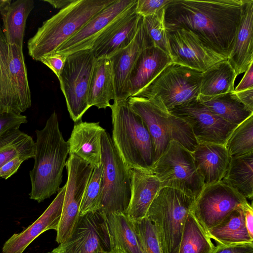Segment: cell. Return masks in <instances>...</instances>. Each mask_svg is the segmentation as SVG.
I'll return each mask as SVG.
<instances>
[{
    "label": "cell",
    "instance_id": "12",
    "mask_svg": "<svg viewBox=\"0 0 253 253\" xmlns=\"http://www.w3.org/2000/svg\"><path fill=\"white\" fill-rule=\"evenodd\" d=\"M247 202L246 198L220 181L204 186L195 199L191 212L207 233Z\"/></svg>",
    "mask_w": 253,
    "mask_h": 253
},
{
    "label": "cell",
    "instance_id": "51",
    "mask_svg": "<svg viewBox=\"0 0 253 253\" xmlns=\"http://www.w3.org/2000/svg\"><path fill=\"white\" fill-rule=\"evenodd\" d=\"M96 253H107V252L103 251H99Z\"/></svg>",
    "mask_w": 253,
    "mask_h": 253
},
{
    "label": "cell",
    "instance_id": "37",
    "mask_svg": "<svg viewBox=\"0 0 253 253\" xmlns=\"http://www.w3.org/2000/svg\"><path fill=\"white\" fill-rule=\"evenodd\" d=\"M103 164L94 168L85 190L80 210V216L98 211L102 197Z\"/></svg>",
    "mask_w": 253,
    "mask_h": 253
},
{
    "label": "cell",
    "instance_id": "26",
    "mask_svg": "<svg viewBox=\"0 0 253 253\" xmlns=\"http://www.w3.org/2000/svg\"><path fill=\"white\" fill-rule=\"evenodd\" d=\"M114 74L109 58L95 59L92 71L88 93L89 107L94 106L98 109L110 107V101L115 100Z\"/></svg>",
    "mask_w": 253,
    "mask_h": 253
},
{
    "label": "cell",
    "instance_id": "11",
    "mask_svg": "<svg viewBox=\"0 0 253 253\" xmlns=\"http://www.w3.org/2000/svg\"><path fill=\"white\" fill-rule=\"evenodd\" d=\"M65 167L68 177L62 214L56 231V241L59 244L71 236L77 224L83 197L94 169L74 155L69 156Z\"/></svg>",
    "mask_w": 253,
    "mask_h": 253
},
{
    "label": "cell",
    "instance_id": "17",
    "mask_svg": "<svg viewBox=\"0 0 253 253\" xmlns=\"http://www.w3.org/2000/svg\"><path fill=\"white\" fill-rule=\"evenodd\" d=\"M136 1L137 0H115L92 17L54 52L68 56L79 51L91 49L108 26Z\"/></svg>",
    "mask_w": 253,
    "mask_h": 253
},
{
    "label": "cell",
    "instance_id": "47",
    "mask_svg": "<svg viewBox=\"0 0 253 253\" xmlns=\"http://www.w3.org/2000/svg\"><path fill=\"white\" fill-rule=\"evenodd\" d=\"M234 92L239 101L253 112V87Z\"/></svg>",
    "mask_w": 253,
    "mask_h": 253
},
{
    "label": "cell",
    "instance_id": "15",
    "mask_svg": "<svg viewBox=\"0 0 253 253\" xmlns=\"http://www.w3.org/2000/svg\"><path fill=\"white\" fill-rule=\"evenodd\" d=\"M172 62L203 72L226 59L205 45L191 31L184 29L167 31Z\"/></svg>",
    "mask_w": 253,
    "mask_h": 253
},
{
    "label": "cell",
    "instance_id": "30",
    "mask_svg": "<svg viewBox=\"0 0 253 253\" xmlns=\"http://www.w3.org/2000/svg\"><path fill=\"white\" fill-rule=\"evenodd\" d=\"M207 234L218 245L253 243V239L247 230L241 207L232 211L221 222L210 229Z\"/></svg>",
    "mask_w": 253,
    "mask_h": 253
},
{
    "label": "cell",
    "instance_id": "45",
    "mask_svg": "<svg viewBox=\"0 0 253 253\" xmlns=\"http://www.w3.org/2000/svg\"><path fill=\"white\" fill-rule=\"evenodd\" d=\"M242 209L245 223L250 237L253 239V209L252 205L248 202L241 206Z\"/></svg>",
    "mask_w": 253,
    "mask_h": 253
},
{
    "label": "cell",
    "instance_id": "36",
    "mask_svg": "<svg viewBox=\"0 0 253 253\" xmlns=\"http://www.w3.org/2000/svg\"><path fill=\"white\" fill-rule=\"evenodd\" d=\"M8 55V43L0 27V111L14 113Z\"/></svg>",
    "mask_w": 253,
    "mask_h": 253
},
{
    "label": "cell",
    "instance_id": "48",
    "mask_svg": "<svg viewBox=\"0 0 253 253\" xmlns=\"http://www.w3.org/2000/svg\"><path fill=\"white\" fill-rule=\"evenodd\" d=\"M74 0H44L43 1L49 3L55 8H60L61 9L72 3Z\"/></svg>",
    "mask_w": 253,
    "mask_h": 253
},
{
    "label": "cell",
    "instance_id": "27",
    "mask_svg": "<svg viewBox=\"0 0 253 253\" xmlns=\"http://www.w3.org/2000/svg\"><path fill=\"white\" fill-rule=\"evenodd\" d=\"M197 100L215 115L237 126L253 115V112L239 101L234 91L216 95L200 94Z\"/></svg>",
    "mask_w": 253,
    "mask_h": 253
},
{
    "label": "cell",
    "instance_id": "16",
    "mask_svg": "<svg viewBox=\"0 0 253 253\" xmlns=\"http://www.w3.org/2000/svg\"><path fill=\"white\" fill-rule=\"evenodd\" d=\"M136 2L108 25L95 41L91 48L95 59L110 58L132 42L142 17L135 12Z\"/></svg>",
    "mask_w": 253,
    "mask_h": 253
},
{
    "label": "cell",
    "instance_id": "49",
    "mask_svg": "<svg viewBox=\"0 0 253 253\" xmlns=\"http://www.w3.org/2000/svg\"><path fill=\"white\" fill-rule=\"evenodd\" d=\"M11 2V0H0V13L6 11Z\"/></svg>",
    "mask_w": 253,
    "mask_h": 253
},
{
    "label": "cell",
    "instance_id": "14",
    "mask_svg": "<svg viewBox=\"0 0 253 253\" xmlns=\"http://www.w3.org/2000/svg\"><path fill=\"white\" fill-rule=\"evenodd\" d=\"M169 113L190 125L198 143L224 145L237 126L213 114L197 98L174 108Z\"/></svg>",
    "mask_w": 253,
    "mask_h": 253
},
{
    "label": "cell",
    "instance_id": "44",
    "mask_svg": "<svg viewBox=\"0 0 253 253\" xmlns=\"http://www.w3.org/2000/svg\"><path fill=\"white\" fill-rule=\"evenodd\" d=\"M26 161V159L20 156H17L3 165L0 168V178L7 179L14 174L21 164Z\"/></svg>",
    "mask_w": 253,
    "mask_h": 253
},
{
    "label": "cell",
    "instance_id": "10",
    "mask_svg": "<svg viewBox=\"0 0 253 253\" xmlns=\"http://www.w3.org/2000/svg\"><path fill=\"white\" fill-rule=\"evenodd\" d=\"M95 59L91 49L70 54L58 78L70 118L75 123L90 108L88 93Z\"/></svg>",
    "mask_w": 253,
    "mask_h": 253
},
{
    "label": "cell",
    "instance_id": "20",
    "mask_svg": "<svg viewBox=\"0 0 253 253\" xmlns=\"http://www.w3.org/2000/svg\"><path fill=\"white\" fill-rule=\"evenodd\" d=\"M105 130L99 122H77L67 141L69 154L77 156L93 168H99L102 165L101 137Z\"/></svg>",
    "mask_w": 253,
    "mask_h": 253
},
{
    "label": "cell",
    "instance_id": "3",
    "mask_svg": "<svg viewBox=\"0 0 253 253\" xmlns=\"http://www.w3.org/2000/svg\"><path fill=\"white\" fill-rule=\"evenodd\" d=\"M115 0H75L43 22L27 42L29 55L39 61L52 53L92 17Z\"/></svg>",
    "mask_w": 253,
    "mask_h": 253
},
{
    "label": "cell",
    "instance_id": "7",
    "mask_svg": "<svg viewBox=\"0 0 253 253\" xmlns=\"http://www.w3.org/2000/svg\"><path fill=\"white\" fill-rule=\"evenodd\" d=\"M202 72L173 62L134 96L145 98L168 112L197 99Z\"/></svg>",
    "mask_w": 253,
    "mask_h": 253
},
{
    "label": "cell",
    "instance_id": "28",
    "mask_svg": "<svg viewBox=\"0 0 253 253\" xmlns=\"http://www.w3.org/2000/svg\"><path fill=\"white\" fill-rule=\"evenodd\" d=\"M105 216L111 248L117 246L126 253H143L133 221L126 213L116 212Z\"/></svg>",
    "mask_w": 253,
    "mask_h": 253
},
{
    "label": "cell",
    "instance_id": "23",
    "mask_svg": "<svg viewBox=\"0 0 253 253\" xmlns=\"http://www.w3.org/2000/svg\"><path fill=\"white\" fill-rule=\"evenodd\" d=\"M253 0H244L233 46L227 58L237 76L253 63Z\"/></svg>",
    "mask_w": 253,
    "mask_h": 253
},
{
    "label": "cell",
    "instance_id": "43",
    "mask_svg": "<svg viewBox=\"0 0 253 253\" xmlns=\"http://www.w3.org/2000/svg\"><path fill=\"white\" fill-rule=\"evenodd\" d=\"M212 253H253V243L215 246Z\"/></svg>",
    "mask_w": 253,
    "mask_h": 253
},
{
    "label": "cell",
    "instance_id": "9",
    "mask_svg": "<svg viewBox=\"0 0 253 253\" xmlns=\"http://www.w3.org/2000/svg\"><path fill=\"white\" fill-rule=\"evenodd\" d=\"M102 197L98 211L106 215L125 213L131 197V183L129 169L116 149L110 134H102Z\"/></svg>",
    "mask_w": 253,
    "mask_h": 253
},
{
    "label": "cell",
    "instance_id": "4",
    "mask_svg": "<svg viewBox=\"0 0 253 253\" xmlns=\"http://www.w3.org/2000/svg\"><path fill=\"white\" fill-rule=\"evenodd\" d=\"M112 142L128 169L151 170L154 163L153 144L141 118L130 107L127 100L111 104Z\"/></svg>",
    "mask_w": 253,
    "mask_h": 253
},
{
    "label": "cell",
    "instance_id": "38",
    "mask_svg": "<svg viewBox=\"0 0 253 253\" xmlns=\"http://www.w3.org/2000/svg\"><path fill=\"white\" fill-rule=\"evenodd\" d=\"M143 253H163L156 226L147 217L133 221Z\"/></svg>",
    "mask_w": 253,
    "mask_h": 253
},
{
    "label": "cell",
    "instance_id": "31",
    "mask_svg": "<svg viewBox=\"0 0 253 253\" xmlns=\"http://www.w3.org/2000/svg\"><path fill=\"white\" fill-rule=\"evenodd\" d=\"M245 198L253 196V152L231 157L228 169L222 179Z\"/></svg>",
    "mask_w": 253,
    "mask_h": 253
},
{
    "label": "cell",
    "instance_id": "25",
    "mask_svg": "<svg viewBox=\"0 0 253 253\" xmlns=\"http://www.w3.org/2000/svg\"><path fill=\"white\" fill-rule=\"evenodd\" d=\"M8 49L14 113L21 114L31 105V94L23 48L8 44Z\"/></svg>",
    "mask_w": 253,
    "mask_h": 253
},
{
    "label": "cell",
    "instance_id": "22",
    "mask_svg": "<svg viewBox=\"0 0 253 253\" xmlns=\"http://www.w3.org/2000/svg\"><path fill=\"white\" fill-rule=\"evenodd\" d=\"M129 171L131 197L126 213L134 221L146 217L149 207L161 185L151 170L129 169Z\"/></svg>",
    "mask_w": 253,
    "mask_h": 253
},
{
    "label": "cell",
    "instance_id": "24",
    "mask_svg": "<svg viewBox=\"0 0 253 253\" xmlns=\"http://www.w3.org/2000/svg\"><path fill=\"white\" fill-rule=\"evenodd\" d=\"M192 154L205 186L222 179L231 159L224 145L199 143Z\"/></svg>",
    "mask_w": 253,
    "mask_h": 253
},
{
    "label": "cell",
    "instance_id": "13",
    "mask_svg": "<svg viewBox=\"0 0 253 253\" xmlns=\"http://www.w3.org/2000/svg\"><path fill=\"white\" fill-rule=\"evenodd\" d=\"M111 243L105 215L99 211L80 216L71 236L59 244L52 253L108 252Z\"/></svg>",
    "mask_w": 253,
    "mask_h": 253
},
{
    "label": "cell",
    "instance_id": "18",
    "mask_svg": "<svg viewBox=\"0 0 253 253\" xmlns=\"http://www.w3.org/2000/svg\"><path fill=\"white\" fill-rule=\"evenodd\" d=\"M153 45L154 44L147 33L142 17L137 33L130 44L109 58L114 74L115 92L114 101L128 99V81L134 65L143 50Z\"/></svg>",
    "mask_w": 253,
    "mask_h": 253
},
{
    "label": "cell",
    "instance_id": "32",
    "mask_svg": "<svg viewBox=\"0 0 253 253\" xmlns=\"http://www.w3.org/2000/svg\"><path fill=\"white\" fill-rule=\"evenodd\" d=\"M236 77L227 59L220 61L202 72L200 94L216 95L234 91Z\"/></svg>",
    "mask_w": 253,
    "mask_h": 253
},
{
    "label": "cell",
    "instance_id": "40",
    "mask_svg": "<svg viewBox=\"0 0 253 253\" xmlns=\"http://www.w3.org/2000/svg\"><path fill=\"white\" fill-rule=\"evenodd\" d=\"M27 122L26 116L21 114L0 111V136L9 130L19 129L22 124Z\"/></svg>",
    "mask_w": 253,
    "mask_h": 253
},
{
    "label": "cell",
    "instance_id": "6",
    "mask_svg": "<svg viewBox=\"0 0 253 253\" xmlns=\"http://www.w3.org/2000/svg\"><path fill=\"white\" fill-rule=\"evenodd\" d=\"M131 109L145 124L151 137L154 163L174 140L191 152L198 145L190 125L145 98L132 96L127 99Z\"/></svg>",
    "mask_w": 253,
    "mask_h": 253
},
{
    "label": "cell",
    "instance_id": "50",
    "mask_svg": "<svg viewBox=\"0 0 253 253\" xmlns=\"http://www.w3.org/2000/svg\"><path fill=\"white\" fill-rule=\"evenodd\" d=\"M107 253H126L121 248L115 246L111 248Z\"/></svg>",
    "mask_w": 253,
    "mask_h": 253
},
{
    "label": "cell",
    "instance_id": "21",
    "mask_svg": "<svg viewBox=\"0 0 253 253\" xmlns=\"http://www.w3.org/2000/svg\"><path fill=\"white\" fill-rule=\"evenodd\" d=\"M171 62L169 55L155 45L143 50L129 77L128 98L134 96L144 88Z\"/></svg>",
    "mask_w": 253,
    "mask_h": 253
},
{
    "label": "cell",
    "instance_id": "42",
    "mask_svg": "<svg viewBox=\"0 0 253 253\" xmlns=\"http://www.w3.org/2000/svg\"><path fill=\"white\" fill-rule=\"evenodd\" d=\"M67 56L53 52L42 56L39 60L50 69L58 78L65 64Z\"/></svg>",
    "mask_w": 253,
    "mask_h": 253
},
{
    "label": "cell",
    "instance_id": "1",
    "mask_svg": "<svg viewBox=\"0 0 253 253\" xmlns=\"http://www.w3.org/2000/svg\"><path fill=\"white\" fill-rule=\"evenodd\" d=\"M244 0H172L165 7L166 30L184 29L227 59L233 46Z\"/></svg>",
    "mask_w": 253,
    "mask_h": 253
},
{
    "label": "cell",
    "instance_id": "33",
    "mask_svg": "<svg viewBox=\"0 0 253 253\" xmlns=\"http://www.w3.org/2000/svg\"><path fill=\"white\" fill-rule=\"evenodd\" d=\"M34 155V141L19 129L9 130L0 136V168L15 157L27 160Z\"/></svg>",
    "mask_w": 253,
    "mask_h": 253
},
{
    "label": "cell",
    "instance_id": "2",
    "mask_svg": "<svg viewBox=\"0 0 253 253\" xmlns=\"http://www.w3.org/2000/svg\"><path fill=\"white\" fill-rule=\"evenodd\" d=\"M36 133L34 165L29 172V196L40 203L60 189L69 148L59 129L55 111L50 115L44 127L36 130Z\"/></svg>",
    "mask_w": 253,
    "mask_h": 253
},
{
    "label": "cell",
    "instance_id": "19",
    "mask_svg": "<svg viewBox=\"0 0 253 253\" xmlns=\"http://www.w3.org/2000/svg\"><path fill=\"white\" fill-rule=\"evenodd\" d=\"M66 185L60 188L55 199L42 214L19 233L14 234L4 244L2 253H22L40 235L50 229L57 230L60 220Z\"/></svg>",
    "mask_w": 253,
    "mask_h": 253
},
{
    "label": "cell",
    "instance_id": "29",
    "mask_svg": "<svg viewBox=\"0 0 253 253\" xmlns=\"http://www.w3.org/2000/svg\"><path fill=\"white\" fill-rule=\"evenodd\" d=\"M34 7L33 0H17L12 2L8 9L0 13L2 31L8 44L23 48L26 21Z\"/></svg>",
    "mask_w": 253,
    "mask_h": 253
},
{
    "label": "cell",
    "instance_id": "41",
    "mask_svg": "<svg viewBox=\"0 0 253 253\" xmlns=\"http://www.w3.org/2000/svg\"><path fill=\"white\" fill-rule=\"evenodd\" d=\"M172 0H137L135 12L142 17L154 15L164 8Z\"/></svg>",
    "mask_w": 253,
    "mask_h": 253
},
{
    "label": "cell",
    "instance_id": "8",
    "mask_svg": "<svg viewBox=\"0 0 253 253\" xmlns=\"http://www.w3.org/2000/svg\"><path fill=\"white\" fill-rule=\"evenodd\" d=\"M151 170L159 180L161 187L180 190L195 199L205 186L192 152L174 140L170 142Z\"/></svg>",
    "mask_w": 253,
    "mask_h": 253
},
{
    "label": "cell",
    "instance_id": "34",
    "mask_svg": "<svg viewBox=\"0 0 253 253\" xmlns=\"http://www.w3.org/2000/svg\"><path fill=\"white\" fill-rule=\"evenodd\" d=\"M215 246L190 211L184 225L178 253H212Z\"/></svg>",
    "mask_w": 253,
    "mask_h": 253
},
{
    "label": "cell",
    "instance_id": "35",
    "mask_svg": "<svg viewBox=\"0 0 253 253\" xmlns=\"http://www.w3.org/2000/svg\"><path fill=\"white\" fill-rule=\"evenodd\" d=\"M224 145L231 157L253 152V115L236 127Z\"/></svg>",
    "mask_w": 253,
    "mask_h": 253
},
{
    "label": "cell",
    "instance_id": "46",
    "mask_svg": "<svg viewBox=\"0 0 253 253\" xmlns=\"http://www.w3.org/2000/svg\"><path fill=\"white\" fill-rule=\"evenodd\" d=\"M253 63H252L236 87L234 91H239L253 87Z\"/></svg>",
    "mask_w": 253,
    "mask_h": 253
},
{
    "label": "cell",
    "instance_id": "5",
    "mask_svg": "<svg viewBox=\"0 0 253 253\" xmlns=\"http://www.w3.org/2000/svg\"><path fill=\"white\" fill-rule=\"evenodd\" d=\"M195 199L180 190L161 187L146 217L156 226L163 253H178L184 225Z\"/></svg>",
    "mask_w": 253,
    "mask_h": 253
},
{
    "label": "cell",
    "instance_id": "39",
    "mask_svg": "<svg viewBox=\"0 0 253 253\" xmlns=\"http://www.w3.org/2000/svg\"><path fill=\"white\" fill-rule=\"evenodd\" d=\"M143 18L147 33L154 45L169 55L167 32L165 23V8L154 15L143 17Z\"/></svg>",
    "mask_w": 253,
    "mask_h": 253
}]
</instances>
